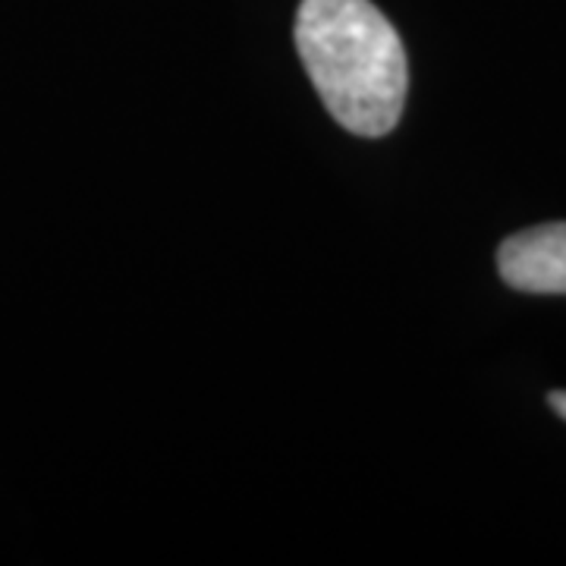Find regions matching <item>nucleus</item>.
I'll use <instances>...</instances> for the list:
<instances>
[{
    "label": "nucleus",
    "mask_w": 566,
    "mask_h": 566,
    "mask_svg": "<svg viewBox=\"0 0 566 566\" xmlns=\"http://www.w3.org/2000/svg\"><path fill=\"white\" fill-rule=\"evenodd\" d=\"M296 48L324 107L356 136H387L409 92L403 41L371 0H303Z\"/></svg>",
    "instance_id": "obj_1"
},
{
    "label": "nucleus",
    "mask_w": 566,
    "mask_h": 566,
    "mask_svg": "<svg viewBox=\"0 0 566 566\" xmlns=\"http://www.w3.org/2000/svg\"><path fill=\"white\" fill-rule=\"evenodd\" d=\"M506 286L535 296H566V223H542L513 233L497 249Z\"/></svg>",
    "instance_id": "obj_2"
},
{
    "label": "nucleus",
    "mask_w": 566,
    "mask_h": 566,
    "mask_svg": "<svg viewBox=\"0 0 566 566\" xmlns=\"http://www.w3.org/2000/svg\"><path fill=\"white\" fill-rule=\"evenodd\" d=\"M551 406H554V412L566 419V390H557V394H551Z\"/></svg>",
    "instance_id": "obj_3"
}]
</instances>
